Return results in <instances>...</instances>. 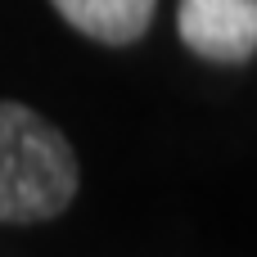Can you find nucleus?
Segmentation results:
<instances>
[{"mask_svg": "<svg viewBox=\"0 0 257 257\" xmlns=\"http://www.w3.org/2000/svg\"><path fill=\"white\" fill-rule=\"evenodd\" d=\"M81 167L68 136L18 99H0V221L32 226L59 217L77 194Z\"/></svg>", "mask_w": 257, "mask_h": 257, "instance_id": "obj_1", "label": "nucleus"}, {"mask_svg": "<svg viewBox=\"0 0 257 257\" xmlns=\"http://www.w3.org/2000/svg\"><path fill=\"white\" fill-rule=\"evenodd\" d=\"M181 41L217 63H248L257 50V0H181Z\"/></svg>", "mask_w": 257, "mask_h": 257, "instance_id": "obj_2", "label": "nucleus"}, {"mask_svg": "<svg viewBox=\"0 0 257 257\" xmlns=\"http://www.w3.org/2000/svg\"><path fill=\"white\" fill-rule=\"evenodd\" d=\"M81 36L99 45H136L149 23L158 0H50Z\"/></svg>", "mask_w": 257, "mask_h": 257, "instance_id": "obj_3", "label": "nucleus"}]
</instances>
